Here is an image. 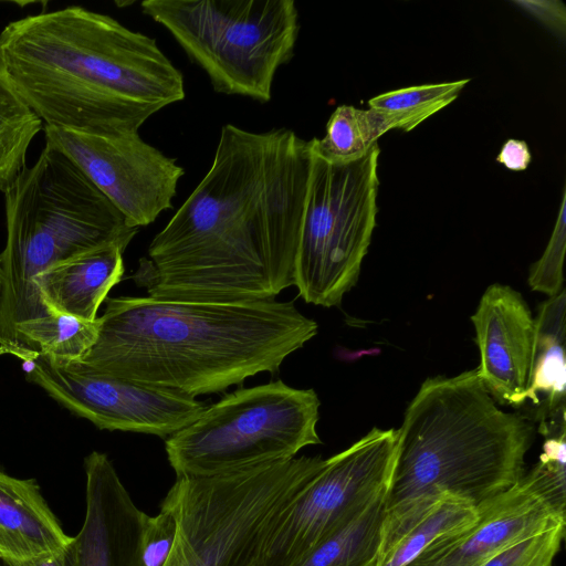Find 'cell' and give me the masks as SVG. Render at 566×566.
Returning <instances> with one entry per match:
<instances>
[{
  "label": "cell",
  "instance_id": "11",
  "mask_svg": "<svg viewBox=\"0 0 566 566\" xmlns=\"http://www.w3.org/2000/svg\"><path fill=\"white\" fill-rule=\"evenodd\" d=\"M20 360L30 382L101 430L168 438L192 423L208 407L174 389L73 365L55 366L35 353Z\"/></svg>",
  "mask_w": 566,
  "mask_h": 566
},
{
  "label": "cell",
  "instance_id": "2",
  "mask_svg": "<svg viewBox=\"0 0 566 566\" xmlns=\"http://www.w3.org/2000/svg\"><path fill=\"white\" fill-rule=\"evenodd\" d=\"M0 54L43 126L138 132L185 98L182 73L155 39L80 6L11 21L0 32Z\"/></svg>",
  "mask_w": 566,
  "mask_h": 566
},
{
  "label": "cell",
  "instance_id": "22",
  "mask_svg": "<svg viewBox=\"0 0 566 566\" xmlns=\"http://www.w3.org/2000/svg\"><path fill=\"white\" fill-rule=\"evenodd\" d=\"M42 120L13 87L0 54V191L27 166V153Z\"/></svg>",
  "mask_w": 566,
  "mask_h": 566
},
{
  "label": "cell",
  "instance_id": "29",
  "mask_svg": "<svg viewBox=\"0 0 566 566\" xmlns=\"http://www.w3.org/2000/svg\"><path fill=\"white\" fill-rule=\"evenodd\" d=\"M495 160L510 170L522 171L531 164L532 154L524 140L510 138L502 145Z\"/></svg>",
  "mask_w": 566,
  "mask_h": 566
},
{
  "label": "cell",
  "instance_id": "17",
  "mask_svg": "<svg viewBox=\"0 0 566 566\" xmlns=\"http://www.w3.org/2000/svg\"><path fill=\"white\" fill-rule=\"evenodd\" d=\"M70 539L36 482L0 469V556L22 562L62 551Z\"/></svg>",
  "mask_w": 566,
  "mask_h": 566
},
{
  "label": "cell",
  "instance_id": "16",
  "mask_svg": "<svg viewBox=\"0 0 566 566\" xmlns=\"http://www.w3.org/2000/svg\"><path fill=\"white\" fill-rule=\"evenodd\" d=\"M125 249L111 244L64 260L34 281L50 312L96 321L101 304L124 274Z\"/></svg>",
  "mask_w": 566,
  "mask_h": 566
},
{
  "label": "cell",
  "instance_id": "12",
  "mask_svg": "<svg viewBox=\"0 0 566 566\" xmlns=\"http://www.w3.org/2000/svg\"><path fill=\"white\" fill-rule=\"evenodd\" d=\"M45 144L69 157L139 229L172 207L184 168L134 130L88 133L43 126Z\"/></svg>",
  "mask_w": 566,
  "mask_h": 566
},
{
  "label": "cell",
  "instance_id": "3",
  "mask_svg": "<svg viewBox=\"0 0 566 566\" xmlns=\"http://www.w3.org/2000/svg\"><path fill=\"white\" fill-rule=\"evenodd\" d=\"M97 339L81 369L174 389L220 392L260 373H275L318 331L293 302H172L107 297Z\"/></svg>",
  "mask_w": 566,
  "mask_h": 566
},
{
  "label": "cell",
  "instance_id": "23",
  "mask_svg": "<svg viewBox=\"0 0 566 566\" xmlns=\"http://www.w3.org/2000/svg\"><path fill=\"white\" fill-rule=\"evenodd\" d=\"M479 515V507L448 495L378 558L375 566H407L438 539L474 524Z\"/></svg>",
  "mask_w": 566,
  "mask_h": 566
},
{
  "label": "cell",
  "instance_id": "10",
  "mask_svg": "<svg viewBox=\"0 0 566 566\" xmlns=\"http://www.w3.org/2000/svg\"><path fill=\"white\" fill-rule=\"evenodd\" d=\"M397 430L371 429L322 470L275 517L255 566H297L389 488Z\"/></svg>",
  "mask_w": 566,
  "mask_h": 566
},
{
  "label": "cell",
  "instance_id": "24",
  "mask_svg": "<svg viewBox=\"0 0 566 566\" xmlns=\"http://www.w3.org/2000/svg\"><path fill=\"white\" fill-rule=\"evenodd\" d=\"M469 78L398 88L374 96L368 108L382 111L389 129L410 132L451 104Z\"/></svg>",
  "mask_w": 566,
  "mask_h": 566
},
{
  "label": "cell",
  "instance_id": "4",
  "mask_svg": "<svg viewBox=\"0 0 566 566\" xmlns=\"http://www.w3.org/2000/svg\"><path fill=\"white\" fill-rule=\"evenodd\" d=\"M533 440L531 420L499 408L476 368L427 378L397 430L378 558L446 496L479 507L514 486Z\"/></svg>",
  "mask_w": 566,
  "mask_h": 566
},
{
  "label": "cell",
  "instance_id": "21",
  "mask_svg": "<svg viewBox=\"0 0 566 566\" xmlns=\"http://www.w3.org/2000/svg\"><path fill=\"white\" fill-rule=\"evenodd\" d=\"M387 132L389 127L382 111L340 105L327 120L325 136L312 140L315 151L323 158L346 164L367 155Z\"/></svg>",
  "mask_w": 566,
  "mask_h": 566
},
{
  "label": "cell",
  "instance_id": "15",
  "mask_svg": "<svg viewBox=\"0 0 566 566\" xmlns=\"http://www.w3.org/2000/svg\"><path fill=\"white\" fill-rule=\"evenodd\" d=\"M471 321L481 359L476 369L484 386L500 403L523 405L531 382L535 334L524 297L509 285L492 284Z\"/></svg>",
  "mask_w": 566,
  "mask_h": 566
},
{
  "label": "cell",
  "instance_id": "31",
  "mask_svg": "<svg viewBox=\"0 0 566 566\" xmlns=\"http://www.w3.org/2000/svg\"><path fill=\"white\" fill-rule=\"evenodd\" d=\"M0 566H19V562L7 559L0 556Z\"/></svg>",
  "mask_w": 566,
  "mask_h": 566
},
{
  "label": "cell",
  "instance_id": "26",
  "mask_svg": "<svg viewBox=\"0 0 566 566\" xmlns=\"http://www.w3.org/2000/svg\"><path fill=\"white\" fill-rule=\"evenodd\" d=\"M565 524L512 544L483 566H552L565 536Z\"/></svg>",
  "mask_w": 566,
  "mask_h": 566
},
{
  "label": "cell",
  "instance_id": "18",
  "mask_svg": "<svg viewBox=\"0 0 566 566\" xmlns=\"http://www.w3.org/2000/svg\"><path fill=\"white\" fill-rule=\"evenodd\" d=\"M535 334L527 400L543 402L542 421L565 416L566 292L548 297L534 318Z\"/></svg>",
  "mask_w": 566,
  "mask_h": 566
},
{
  "label": "cell",
  "instance_id": "25",
  "mask_svg": "<svg viewBox=\"0 0 566 566\" xmlns=\"http://www.w3.org/2000/svg\"><path fill=\"white\" fill-rule=\"evenodd\" d=\"M566 249V193L563 192L557 219L542 256L531 266L528 285L532 291L548 297L558 294L564 287V256Z\"/></svg>",
  "mask_w": 566,
  "mask_h": 566
},
{
  "label": "cell",
  "instance_id": "9",
  "mask_svg": "<svg viewBox=\"0 0 566 566\" xmlns=\"http://www.w3.org/2000/svg\"><path fill=\"white\" fill-rule=\"evenodd\" d=\"M311 144L293 285L306 303L333 307L356 284L376 227L380 148L335 164Z\"/></svg>",
  "mask_w": 566,
  "mask_h": 566
},
{
  "label": "cell",
  "instance_id": "6",
  "mask_svg": "<svg viewBox=\"0 0 566 566\" xmlns=\"http://www.w3.org/2000/svg\"><path fill=\"white\" fill-rule=\"evenodd\" d=\"M325 461L303 455L228 473L177 476L161 502L178 525L164 566H255L272 522Z\"/></svg>",
  "mask_w": 566,
  "mask_h": 566
},
{
  "label": "cell",
  "instance_id": "1",
  "mask_svg": "<svg viewBox=\"0 0 566 566\" xmlns=\"http://www.w3.org/2000/svg\"><path fill=\"white\" fill-rule=\"evenodd\" d=\"M311 158L291 129L223 125L209 170L130 279L161 301L275 298L294 284Z\"/></svg>",
  "mask_w": 566,
  "mask_h": 566
},
{
  "label": "cell",
  "instance_id": "5",
  "mask_svg": "<svg viewBox=\"0 0 566 566\" xmlns=\"http://www.w3.org/2000/svg\"><path fill=\"white\" fill-rule=\"evenodd\" d=\"M7 238L0 253V354L17 347L14 328L51 312L35 279L51 266L111 244L126 250L138 229L62 151L45 144L3 191Z\"/></svg>",
  "mask_w": 566,
  "mask_h": 566
},
{
  "label": "cell",
  "instance_id": "14",
  "mask_svg": "<svg viewBox=\"0 0 566 566\" xmlns=\"http://www.w3.org/2000/svg\"><path fill=\"white\" fill-rule=\"evenodd\" d=\"M85 515L63 549L65 566H145L142 552L147 514L134 503L105 453L84 460Z\"/></svg>",
  "mask_w": 566,
  "mask_h": 566
},
{
  "label": "cell",
  "instance_id": "19",
  "mask_svg": "<svg viewBox=\"0 0 566 566\" xmlns=\"http://www.w3.org/2000/svg\"><path fill=\"white\" fill-rule=\"evenodd\" d=\"M97 333L96 321L51 312L15 326L17 347L11 356L20 359L35 353L52 365L67 366L82 360L94 346Z\"/></svg>",
  "mask_w": 566,
  "mask_h": 566
},
{
  "label": "cell",
  "instance_id": "13",
  "mask_svg": "<svg viewBox=\"0 0 566 566\" xmlns=\"http://www.w3.org/2000/svg\"><path fill=\"white\" fill-rule=\"evenodd\" d=\"M566 470L538 462L510 490L479 506L474 524L442 537L407 566H483L512 544L566 523Z\"/></svg>",
  "mask_w": 566,
  "mask_h": 566
},
{
  "label": "cell",
  "instance_id": "8",
  "mask_svg": "<svg viewBox=\"0 0 566 566\" xmlns=\"http://www.w3.org/2000/svg\"><path fill=\"white\" fill-rule=\"evenodd\" d=\"M319 406L314 389L280 379L239 388L166 438L169 464L177 476H207L292 459L322 443Z\"/></svg>",
  "mask_w": 566,
  "mask_h": 566
},
{
  "label": "cell",
  "instance_id": "20",
  "mask_svg": "<svg viewBox=\"0 0 566 566\" xmlns=\"http://www.w3.org/2000/svg\"><path fill=\"white\" fill-rule=\"evenodd\" d=\"M388 489L297 566H375L382 538Z\"/></svg>",
  "mask_w": 566,
  "mask_h": 566
},
{
  "label": "cell",
  "instance_id": "27",
  "mask_svg": "<svg viewBox=\"0 0 566 566\" xmlns=\"http://www.w3.org/2000/svg\"><path fill=\"white\" fill-rule=\"evenodd\" d=\"M177 520L167 506L160 505L155 516L147 514L143 537L142 552L145 566H164L177 535Z\"/></svg>",
  "mask_w": 566,
  "mask_h": 566
},
{
  "label": "cell",
  "instance_id": "7",
  "mask_svg": "<svg viewBox=\"0 0 566 566\" xmlns=\"http://www.w3.org/2000/svg\"><path fill=\"white\" fill-rule=\"evenodd\" d=\"M140 6L218 93L266 103L275 73L294 55L300 22L293 0H145Z\"/></svg>",
  "mask_w": 566,
  "mask_h": 566
},
{
  "label": "cell",
  "instance_id": "28",
  "mask_svg": "<svg viewBox=\"0 0 566 566\" xmlns=\"http://www.w3.org/2000/svg\"><path fill=\"white\" fill-rule=\"evenodd\" d=\"M559 38L565 35V7L560 1H515Z\"/></svg>",
  "mask_w": 566,
  "mask_h": 566
},
{
  "label": "cell",
  "instance_id": "30",
  "mask_svg": "<svg viewBox=\"0 0 566 566\" xmlns=\"http://www.w3.org/2000/svg\"><path fill=\"white\" fill-rule=\"evenodd\" d=\"M65 548V547H64ZM19 566H65L63 549L19 562Z\"/></svg>",
  "mask_w": 566,
  "mask_h": 566
}]
</instances>
